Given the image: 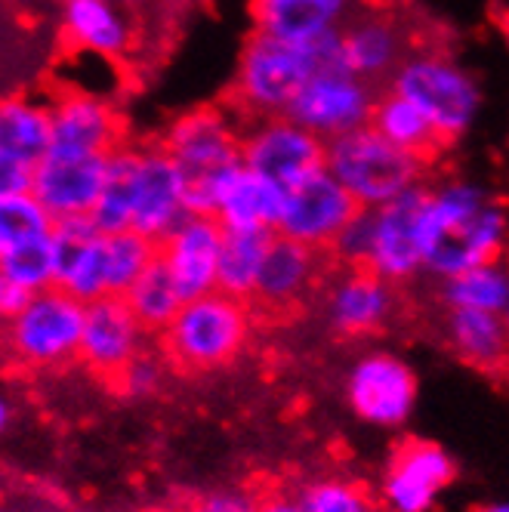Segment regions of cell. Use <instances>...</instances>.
<instances>
[{
    "instance_id": "obj_1",
    "label": "cell",
    "mask_w": 509,
    "mask_h": 512,
    "mask_svg": "<svg viewBox=\"0 0 509 512\" xmlns=\"http://www.w3.org/2000/svg\"><path fill=\"white\" fill-rule=\"evenodd\" d=\"M423 269L439 278L460 275L494 260H503L506 216L500 207L488 204L485 195L463 182L429 189L423 216Z\"/></svg>"
},
{
    "instance_id": "obj_2",
    "label": "cell",
    "mask_w": 509,
    "mask_h": 512,
    "mask_svg": "<svg viewBox=\"0 0 509 512\" xmlns=\"http://www.w3.org/2000/svg\"><path fill=\"white\" fill-rule=\"evenodd\" d=\"M253 315L247 300L229 297L223 290L186 300L176 318L158 334V349L167 368L176 374H210L232 364L250 343Z\"/></svg>"
},
{
    "instance_id": "obj_3",
    "label": "cell",
    "mask_w": 509,
    "mask_h": 512,
    "mask_svg": "<svg viewBox=\"0 0 509 512\" xmlns=\"http://www.w3.org/2000/svg\"><path fill=\"white\" fill-rule=\"evenodd\" d=\"M315 59L309 44H287L281 38L253 28L244 41L238 75L226 99V112L235 121L238 133L263 118L284 115L287 105L315 75Z\"/></svg>"
},
{
    "instance_id": "obj_4",
    "label": "cell",
    "mask_w": 509,
    "mask_h": 512,
    "mask_svg": "<svg viewBox=\"0 0 509 512\" xmlns=\"http://www.w3.org/2000/svg\"><path fill=\"white\" fill-rule=\"evenodd\" d=\"M324 167L361 207H383L429 179V167L392 145L371 124L327 142Z\"/></svg>"
},
{
    "instance_id": "obj_5",
    "label": "cell",
    "mask_w": 509,
    "mask_h": 512,
    "mask_svg": "<svg viewBox=\"0 0 509 512\" xmlns=\"http://www.w3.org/2000/svg\"><path fill=\"white\" fill-rule=\"evenodd\" d=\"M432 34L429 25H414L398 0H361L340 25L343 68L377 90H389L395 71Z\"/></svg>"
},
{
    "instance_id": "obj_6",
    "label": "cell",
    "mask_w": 509,
    "mask_h": 512,
    "mask_svg": "<svg viewBox=\"0 0 509 512\" xmlns=\"http://www.w3.org/2000/svg\"><path fill=\"white\" fill-rule=\"evenodd\" d=\"M389 90L414 102L451 142H457L466 133L479 108L476 81L454 62V56L445 47L435 44V34L426 38L405 59V65L395 71Z\"/></svg>"
},
{
    "instance_id": "obj_7",
    "label": "cell",
    "mask_w": 509,
    "mask_h": 512,
    "mask_svg": "<svg viewBox=\"0 0 509 512\" xmlns=\"http://www.w3.org/2000/svg\"><path fill=\"white\" fill-rule=\"evenodd\" d=\"M87 303L50 287L34 294L13 318L4 321V340L13 358L34 371H53L81 358Z\"/></svg>"
},
{
    "instance_id": "obj_8",
    "label": "cell",
    "mask_w": 509,
    "mask_h": 512,
    "mask_svg": "<svg viewBox=\"0 0 509 512\" xmlns=\"http://www.w3.org/2000/svg\"><path fill=\"white\" fill-rule=\"evenodd\" d=\"M337 260L331 250L309 247L287 235L272 238L269 253L260 269V281L253 287V297L247 300L257 321L266 318H290L303 312L312 297H318L327 278L334 275Z\"/></svg>"
},
{
    "instance_id": "obj_9",
    "label": "cell",
    "mask_w": 509,
    "mask_h": 512,
    "mask_svg": "<svg viewBox=\"0 0 509 512\" xmlns=\"http://www.w3.org/2000/svg\"><path fill=\"white\" fill-rule=\"evenodd\" d=\"M383 90L365 84L346 68H327L312 75L303 90L287 105L284 118L331 142L343 133L371 124L374 102Z\"/></svg>"
},
{
    "instance_id": "obj_10",
    "label": "cell",
    "mask_w": 509,
    "mask_h": 512,
    "mask_svg": "<svg viewBox=\"0 0 509 512\" xmlns=\"http://www.w3.org/2000/svg\"><path fill=\"white\" fill-rule=\"evenodd\" d=\"M327 324L340 337H374L398 312V284L365 266H337L324 290Z\"/></svg>"
},
{
    "instance_id": "obj_11",
    "label": "cell",
    "mask_w": 509,
    "mask_h": 512,
    "mask_svg": "<svg viewBox=\"0 0 509 512\" xmlns=\"http://www.w3.org/2000/svg\"><path fill=\"white\" fill-rule=\"evenodd\" d=\"M324 149V139L284 115L263 118L241 133V161L284 189H294L315 170H324Z\"/></svg>"
},
{
    "instance_id": "obj_12",
    "label": "cell",
    "mask_w": 509,
    "mask_h": 512,
    "mask_svg": "<svg viewBox=\"0 0 509 512\" xmlns=\"http://www.w3.org/2000/svg\"><path fill=\"white\" fill-rule=\"evenodd\" d=\"M189 176L161 142L139 145L133 176V229L152 241H164L183 219Z\"/></svg>"
},
{
    "instance_id": "obj_13",
    "label": "cell",
    "mask_w": 509,
    "mask_h": 512,
    "mask_svg": "<svg viewBox=\"0 0 509 512\" xmlns=\"http://www.w3.org/2000/svg\"><path fill=\"white\" fill-rule=\"evenodd\" d=\"M358 210L361 204L324 167L297 182L294 189H287L284 213L275 232L309 247L331 250L337 235L352 223Z\"/></svg>"
},
{
    "instance_id": "obj_14",
    "label": "cell",
    "mask_w": 509,
    "mask_h": 512,
    "mask_svg": "<svg viewBox=\"0 0 509 512\" xmlns=\"http://www.w3.org/2000/svg\"><path fill=\"white\" fill-rule=\"evenodd\" d=\"M124 145V121L112 99L59 90L50 99V149L71 158H102Z\"/></svg>"
},
{
    "instance_id": "obj_15",
    "label": "cell",
    "mask_w": 509,
    "mask_h": 512,
    "mask_svg": "<svg viewBox=\"0 0 509 512\" xmlns=\"http://www.w3.org/2000/svg\"><path fill=\"white\" fill-rule=\"evenodd\" d=\"M149 331L136 321L133 309L124 297H102L87 303L84 337H81V358L84 368L112 386L127 364L145 352Z\"/></svg>"
},
{
    "instance_id": "obj_16",
    "label": "cell",
    "mask_w": 509,
    "mask_h": 512,
    "mask_svg": "<svg viewBox=\"0 0 509 512\" xmlns=\"http://www.w3.org/2000/svg\"><path fill=\"white\" fill-rule=\"evenodd\" d=\"M346 395L361 420L374 426H402L417 405V377L398 355L374 352L352 368Z\"/></svg>"
},
{
    "instance_id": "obj_17",
    "label": "cell",
    "mask_w": 509,
    "mask_h": 512,
    "mask_svg": "<svg viewBox=\"0 0 509 512\" xmlns=\"http://www.w3.org/2000/svg\"><path fill=\"white\" fill-rule=\"evenodd\" d=\"M429 182L392 198L383 207H374V247L368 269L380 278L402 287L423 269V241H420V216L426 204Z\"/></svg>"
},
{
    "instance_id": "obj_18",
    "label": "cell",
    "mask_w": 509,
    "mask_h": 512,
    "mask_svg": "<svg viewBox=\"0 0 509 512\" xmlns=\"http://www.w3.org/2000/svg\"><path fill=\"white\" fill-rule=\"evenodd\" d=\"M454 475L457 466L442 445L408 438L392 451L383 472V503L389 512H429Z\"/></svg>"
},
{
    "instance_id": "obj_19",
    "label": "cell",
    "mask_w": 509,
    "mask_h": 512,
    "mask_svg": "<svg viewBox=\"0 0 509 512\" xmlns=\"http://www.w3.org/2000/svg\"><path fill=\"white\" fill-rule=\"evenodd\" d=\"M161 145L179 161L186 176L244 164L241 133L223 105H201L179 115L161 136Z\"/></svg>"
},
{
    "instance_id": "obj_20",
    "label": "cell",
    "mask_w": 509,
    "mask_h": 512,
    "mask_svg": "<svg viewBox=\"0 0 509 512\" xmlns=\"http://www.w3.org/2000/svg\"><path fill=\"white\" fill-rule=\"evenodd\" d=\"M226 226L216 216L189 213L164 241H158V256L173 275L183 300H195L216 290Z\"/></svg>"
},
{
    "instance_id": "obj_21",
    "label": "cell",
    "mask_w": 509,
    "mask_h": 512,
    "mask_svg": "<svg viewBox=\"0 0 509 512\" xmlns=\"http://www.w3.org/2000/svg\"><path fill=\"white\" fill-rule=\"evenodd\" d=\"M108 173V155L102 158H71L47 152L34 167L31 195L44 204V210L62 223V219L90 216Z\"/></svg>"
},
{
    "instance_id": "obj_22",
    "label": "cell",
    "mask_w": 509,
    "mask_h": 512,
    "mask_svg": "<svg viewBox=\"0 0 509 512\" xmlns=\"http://www.w3.org/2000/svg\"><path fill=\"white\" fill-rule=\"evenodd\" d=\"M59 250V275L56 287L81 303L108 297V272H105V235L93 226L90 216L62 219L53 226Z\"/></svg>"
},
{
    "instance_id": "obj_23",
    "label": "cell",
    "mask_w": 509,
    "mask_h": 512,
    "mask_svg": "<svg viewBox=\"0 0 509 512\" xmlns=\"http://www.w3.org/2000/svg\"><path fill=\"white\" fill-rule=\"evenodd\" d=\"M442 337L466 368L509 383V324L503 315L476 309H445Z\"/></svg>"
},
{
    "instance_id": "obj_24",
    "label": "cell",
    "mask_w": 509,
    "mask_h": 512,
    "mask_svg": "<svg viewBox=\"0 0 509 512\" xmlns=\"http://www.w3.org/2000/svg\"><path fill=\"white\" fill-rule=\"evenodd\" d=\"M59 25L71 50H87L118 65L133 50V25L112 0H59Z\"/></svg>"
},
{
    "instance_id": "obj_25",
    "label": "cell",
    "mask_w": 509,
    "mask_h": 512,
    "mask_svg": "<svg viewBox=\"0 0 509 512\" xmlns=\"http://www.w3.org/2000/svg\"><path fill=\"white\" fill-rule=\"evenodd\" d=\"M361 0H250L260 31L287 44H306L324 31L340 28Z\"/></svg>"
},
{
    "instance_id": "obj_26",
    "label": "cell",
    "mask_w": 509,
    "mask_h": 512,
    "mask_svg": "<svg viewBox=\"0 0 509 512\" xmlns=\"http://www.w3.org/2000/svg\"><path fill=\"white\" fill-rule=\"evenodd\" d=\"M371 127L386 136L392 145L405 149L417 161H423L429 170L439 167V161L451 152V139H445L414 102L398 96L395 90H383L374 102L371 112Z\"/></svg>"
},
{
    "instance_id": "obj_27",
    "label": "cell",
    "mask_w": 509,
    "mask_h": 512,
    "mask_svg": "<svg viewBox=\"0 0 509 512\" xmlns=\"http://www.w3.org/2000/svg\"><path fill=\"white\" fill-rule=\"evenodd\" d=\"M284 201H287L284 186L241 164L223 192L216 219H220L226 229H272L275 232L278 219L284 213Z\"/></svg>"
},
{
    "instance_id": "obj_28",
    "label": "cell",
    "mask_w": 509,
    "mask_h": 512,
    "mask_svg": "<svg viewBox=\"0 0 509 512\" xmlns=\"http://www.w3.org/2000/svg\"><path fill=\"white\" fill-rule=\"evenodd\" d=\"M275 232L272 229H226L220 250V272H216V290L229 297L250 300L253 287L260 281V269L269 253Z\"/></svg>"
},
{
    "instance_id": "obj_29",
    "label": "cell",
    "mask_w": 509,
    "mask_h": 512,
    "mask_svg": "<svg viewBox=\"0 0 509 512\" xmlns=\"http://www.w3.org/2000/svg\"><path fill=\"white\" fill-rule=\"evenodd\" d=\"M0 149L38 164L50 149V102L28 96L0 99Z\"/></svg>"
},
{
    "instance_id": "obj_30",
    "label": "cell",
    "mask_w": 509,
    "mask_h": 512,
    "mask_svg": "<svg viewBox=\"0 0 509 512\" xmlns=\"http://www.w3.org/2000/svg\"><path fill=\"white\" fill-rule=\"evenodd\" d=\"M439 300L445 309H476L503 315L509 306V263L494 260L460 275L442 278Z\"/></svg>"
},
{
    "instance_id": "obj_31",
    "label": "cell",
    "mask_w": 509,
    "mask_h": 512,
    "mask_svg": "<svg viewBox=\"0 0 509 512\" xmlns=\"http://www.w3.org/2000/svg\"><path fill=\"white\" fill-rule=\"evenodd\" d=\"M139 164V145H121L108 155L105 189L90 213L93 226L102 235H115L133 229V176Z\"/></svg>"
},
{
    "instance_id": "obj_32",
    "label": "cell",
    "mask_w": 509,
    "mask_h": 512,
    "mask_svg": "<svg viewBox=\"0 0 509 512\" xmlns=\"http://www.w3.org/2000/svg\"><path fill=\"white\" fill-rule=\"evenodd\" d=\"M124 300L133 309L136 321L149 334H161L164 327L176 318V312L183 309V303H186L183 294H179L176 284H173V275L161 263V256L136 278V284L127 290Z\"/></svg>"
},
{
    "instance_id": "obj_33",
    "label": "cell",
    "mask_w": 509,
    "mask_h": 512,
    "mask_svg": "<svg viewBox=\"0 0 509 512\" xmlns=\"http://www.w3.org/2000/svg\"><path fill=\"white\" fill-rule=\"evenodd\" d=\"M0 272H4L7 284L25 294H41V290L56 287L59 275V250H56V235H41L16 250H10L0 260Z\"/></svg>"
},
{
    "instance_id": "obj_34",
    "label": "cell",
    "mask_w": 509,
    "mask_h": 512,
    "mask_svg": "<svg viewBox=\"0 0 509 512\" xmlns=\"http://www.w3.org/2000/svg\"><path fill=\"white\" fill-rule=\"evenodd\" d=\"M158 260V241L139 235L136 229L105 235V272L108 297H124L136 278Z\"/></svg>"
},
{
    "instance_id": "obj_35",
    "label": "cell",
    "mask_w": 509,
    "mask_h": 512,
    "mask_svg": "<svg viewBox=\"0 0 509 512\" xmlns=\"http://www.w3.org/2000/svg\"><path fill=\"white\" fill-rule=\"evenodd\" d=\"M303 512H383L380 500L371 494L365 482L349 475H321L297 494Z\"/></svg>"
},
{
    "instance_id": "obj_36",
    "label": "cell",
    "mask_w": 509,
    "mask_h": 512,
    "mask_svg": "<svg viewBox=\"0 0 509 512\" xmlns=\"http://www.w3.org/2000/svg\"><path fill=\"white\" fill-rule=\"evenodd\" d=\"M56 219L44 210V204L34 195H16V198H0V260L34 241L41 235H50Z\"/></svg>"
},
{
    "instance_id": "obj_37",
    "label": "cell",
    "mask_w": 509,
    "mask_h": 512,
    "mask_svg": "<svg viewBox=\"0 0 509 512\" xmlns=\"http://www.w3.org/2000/svg\"><path fill=\"white\" fill-rule=\"evenodd\" d=\"M164 368H167V361L164 355H152V352H142L136 361L127 364V371L112 383L121 395L127 398H145V395H152L161 389L164 383Z\"/></svg>"
},
{
    "instance_id": "obj_38",
    "label": "cell",
    "mask_w": 509,
    "mask_h": 512,
    "mask_svg": "<svg viewBox=\"0 0 509 512\" xmlns=\"http://www.w3.org/2000/svg\"><path fill=\"white\" fill-rule=\"evenodd\" d=\"M34 167H38L34 161L0 149V198L31 195V186H34Z\"/></svg>"
},
{
    "instance_id": "obj_39",
    "label": "cell",
    "mask_w": 509,
    "mask_h": 512,
    "mask_svg": "<svg viewBox=\"0 0 509 512\" xmlns=\"http://www.w3.org/2000/svg\"><path fill=\"white\" fill-rule=\"evenodd\" d=\"M257 509V494L247 491H216L192 500L183 512H253Z\"/></svg>"
},
{
    "instance_id": "obj_40",
    "label": "cell",
    "mask_w": 509,
    "mask_h": 512,
    "mask_svg": "<svg viewBox=\"0 0 509 512\" xmlns=\"http://www.w3.org/2000/svg\"><path fill=\"white\" fill-rule=\"evenodd\" d=\"M253 512H303L300 500L284 491H263L257 494V509Z\"/></svg>"
},
{
    "instance_id": "obj_41",
    "label": "cell",
    "mask_w": 509,
    "mask_h": 512,
    "mask_svg": "<svg viewBox=\"0 0 509 512\" xmlns=\"http://www.w3.org/2000/svg\"><path fill=\"white\" fill-rule=\"evenodd\" d=\"M488 19H491V25L503 34V41H506V47H509V7H503V4H491Z\"/></svg>"
},
{
    "instance_id": "obj_42",
    "label": "cell",
    "mask_w": 509,
    "mask_h": 512,
    "mask_svg": "<svg viewBox=\"0 0 509 512\" xmlns=\"http://www.w3.org/2000/svg\"><path fill=\"white\" fill-rule=\"evenodd\" d=\"M13 417H16V408H13V401L0 392V438H4L13 426Z\"/></svg>"
},
{
    "instance_id": "obj_43",
    "label": "cell",
    "mask_w": 509,
    "mask_h": 512,
    "mask_svg": "<svg viewBox=\"0 0 509 512\" xmlns=\"http://www.w3.org/2000/svg\"><path fill=\"white\" fill-rule=\"evenodd\" d=\"M4 300H7V278L0 272V321H4Z\"/></svg>"
},
{
    "instance_id": "obj_44",
    "label": "cell",
    "mask_w": 509,
    "mask_h": 512,
    "mask_svg": "<svg viewBox=\"0 0 509 512\" xmlns=\"http://www.w3.org/2000/svg\"><path fill=\"white\" fill-rule=\"evenodd\" d=\"M476 512H509V503H491V506H479Z\"/></svg>"
},
{
    "instance_id": "obj_45",
    "label": "cell",
    "mask_w": 509,
    "mask_h": 512,
    "mask_svg": "<svg viewBox=\"0 0 509 512\" xmlns=\"http://www.w3.org/2000/svg\"><path fill=\"white\" fill-rule=\"evenodd\" d=\"M133 4H142V0H121V7H133Z\"/></svg>"
},
{
    "instance_id": "obj_46",
    "label": "cell",
    "mask_w": 509,
    "mask_h": 512,
    "mask_svg": "<svg viewBox=\"0 0 509 512\" xmlns=\"http://www.w3.org/2000/svg\"><path fill=\"white\" fill-rule=\"evenodd\" d=\"M4 491H7V485H4V475H0V500H4Z\"/></svg>"
},
{
    "instance_id": "obj_47",
    "label": "cell",
    "mask_w": 509,
    "mask_h": 512,
    "mask_svg": "<svg viewBox=\"0 0 509 512\" xmlns=\"http://www.w3.org/2000/svg\"><path fill=\"white\" fill-rule=\"evenodd\" d=\"M503 318H506V324H509V306H506V312H503Z\"/></svg>"
},
{
    "instance_id": "obj_48",
    "label": "cell",
    "mask_w": 509,
    "mask_h": 512,
    "mask_svg": "<svg viewBox=\"0 0 509 512\" xmlns=\"http://www.w3.org/2000/svg\"><path fill=\"white\" fill-rule=\"evenodd\" d=\"M112 4H121V0H112Z\"/></svg>"
}]
</instances>
